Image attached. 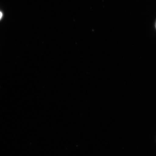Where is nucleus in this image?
I'll list each match as a JSON object with an SVG mask.
<instances>
[{"instance_id": "nucleus-2", "label": "nucleus", "mask_w": 156, "mask_h": 156, "mask_svg": "<svg viewBox=\"0 0 156 156\" xmlns=\"http://www.w3.org/2000/svg\"></svg>"}, {"instance_id": "nucleus-1", "label": "nucleus", "mask_w": 156, "mask_h": 156, "mask_svg": "<svg viewBox=\"0 0 156 156\" xmlns=\"http://www.w3.org/2000/svg\"><path fill=\"white\" fill-rule=\"evenodd\" d=\"M2 13L0 12V20L2 19Z\"/></svg>"}]
</instances>
